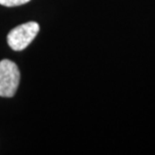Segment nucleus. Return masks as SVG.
Segmentation results:
<instances>
[{"mask_svg":"<svg viewBox=\"0 0 155 155\" xmlns=\"http://www.w3.org/2000/svg\"><path fill=\"white\" fill-rule=\"evenodd\" d=\"M20 73L16 64L9 60L0 61V97H13L17 91Z\"/></svg>","mask_w":155,"mask_h":155,"instance_id":"obj_1","label":"nucleus"},{"mask_svg":"<svg viewBox=\"0 0 155 155\" xmlns=\"http://www.w3.org/2000/svg\"><path fill=\"white\" fill-rule=\"evenodd\" d=\"M38 31L39 25L35 21H29V22L20 24L8 33V45L13 51H22L32 42Z\"/></svg>","mask_w":155,"mask_h":155,"instance_id":"obj_2","label":"nucleus"},{"mask_svg":"<svg viewBox=\"0 0 155 155\" xmlns=\"http://www.w3.org/2000/svg\"><path fill=\"white\" fill-rule=\"evenodd\" d=\"M29 1L30 0H0V4L7 7H13V6L23 5Z\"/></svg>","mask_w":155,"mask_h":155,"instance_id":"obj_3","label":"nucleus"}]
</instances>
